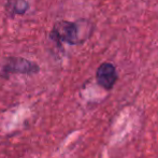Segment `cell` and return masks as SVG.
<instances>
[{
  "instance_id": "6da1fadb",
  "label": "cell",
  "mask_w": 158,
  "mask_h": 158,
  "mask_svg": "<svg viewBox=\"0 0 158 158\" xmlns=\"http://www.w3.org/2000/svg\"><path fill=\"white\" fill-rule=\"evenodd\" d=\"M80 28L77 24L70 22H59L53 29L52 37L58 41L67 42L69 44H77L82 40L80 39Z\"/></svg>"
},
{
  "instance_id": "7a4b0ae2",
  "label": "cell",
  "mask_w": 158,
  "mask_h": 158,
  "mask_svg": "<svg viewBox=\"0 0 158 158\" xmlns=\"http://www.w3.org/2000/svg\"><path fill=\"white\" fill-rule=\"evenodd\" d=\"M96 80L97 83L106 90L112 89L117 81V72L114 64L111 63L100 64L96 72Z\"/></svg>"
},
{
  "instance_id": "3957f363",
  "label": "cell",
  "mask_w": 158,
  "mask_h": 158,
  "mask_svg": "<svg viewBox=\"0 0 158 158\" xmlns=\"http://www.w3.org/2000/svg\"><path fill=\"white\" fill-rule=\"evenodd\" d=\"M4 71L6 72H30L35 71L37 67L35 64L29 63L28 60L23 59H11L8 61V64L4 66Z\"/></svg>"
},
{
  "instance_id": "277c9868",
  "label": "cell",
  "mask_w": 158,
  "mask_h": 158,
  "mask_svg": "<svg viewBox=\"0 0 158 158\" xmlns=\"http://www.w3.org/2000/svg\"><path fill=\"white\" fill-rule=\"evenodd\" d=\"M11 3L13 4V11L15 13H23L27 9V3L25 2V0H12Z\"/></svg>"
}]
</instances>
